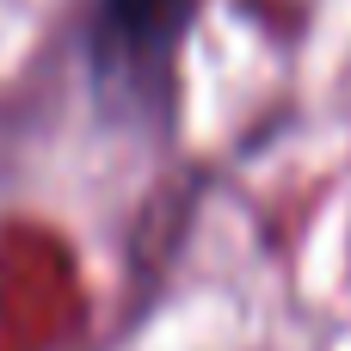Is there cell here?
<instances>
[{"label":"cell","instance_id":"cell-1","mask_svg":"<svg viewBox=\"0 0 351 351\" xmlns=\"http://www.w3.org/2000/svg\"><path fill=\"white\" fill-rule=\"evenodd\" d=\"M197 0H93L86 19V74L111 105H167L173 49Z\"/></svg>","mask_w":351,"mask_h":351}]
</instances>
